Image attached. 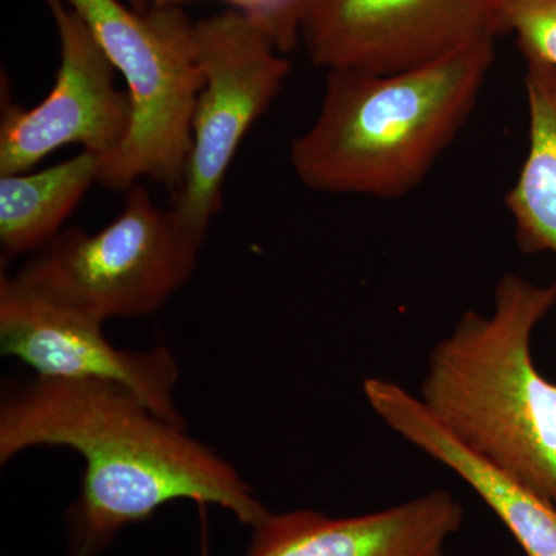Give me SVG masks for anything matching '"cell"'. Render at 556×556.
<instances>
[{"mask_svg":"<svg viewBox=\"0 0 556 556\" xmlns=\"http://www.w3.org/2000/svg\"><path fill=\"white\" fill-rule=\"evenodd\" d=\"M31 447H68L86 460L65 519L67 556H101L172 501L225 508L251 529L270 515L228 460L119 383L38 376L7 387L0 463Z\"/></svg>","mask_w":556,"mask_h":556,"instance_id":"cell-1","label":"cell"},{"mask_svg":"<svg viewBox=\"0 0 556 556\" xmlns=\"http://www.w3.org/2000/svg\"><path fill=\"white\" fill-rule=\"evenodd\" d=\"M495 61V42L399 73L328 70L320 112L289 148L305 188L393 200L422 182L466 126Z\"/></svg>","mask_w":556,"mask_h":556,"instance_id":"cell-2","label":"cell"},{"mask_svg":"<svg viewBox=\"0 0 556 556\" xmlns=\"http://www.w3.org/2000/svg\"><path fill=\"white\" fill-rule=\"evenodd\" d=\"M556 306V280L501 277L492 314L467 311L428 356L419 399L464 447L515 475L556 507V382L532 356Z\"/></svg>","mask_w":556,"mask_h":556,"instance_id":"cell-3","label":"cell"},{"mask_svg":"<svg viewBox=\"0 0 556 556\" xmlns=\"http://www.w3.org/2000/svg\"><path fill=\"white\" fill-rule=\"evenodd\" d=\"M89 25L130 98L129 134L104 156L100 185L130 190L148 178L174 192L192 146V116L203 75L193 22L181 7L138 11L124 0H65Z\"/></svg>","mask_w":556,"mask_h":556,"instance_id":"cell-4","label":"cell"},{"mask_svg":"<svg viewBox=\"0 0 556 556\" xmlns=\"http://www.w3.org/2000/svg\"><path fill=\"white\" fill-rule=\"evenodd\" d=\"M200 249L170 207L137 185L104 229H62L10 278L31 298L104 325L159 311L192 276Z\"/></svg>","mask_w":556,"mask_h":556,"instance_id":"cell-5","label":"cell"},{"mask_svg":"<svg viewBox=\"0 0 556 556\" xmlns=\"http://www.w3.org/2000/svg\"><path fill=\"white\" fill-rule=\"evenodd\" d=\"M192 43L203 87L193 109L188 164L170 211L203 247L222 208L233 156L280 93L291 64L274 36L239 10L193 22Z\"/></svg>","mask_w":556,"mask_h":556,"instance_id":"cell-6","label":"cell"},{"mask_svg":"<svg viewBox=\"0 0 556 556\" xmlns=\"http://www.w3.org/2000/svg\"><path fill=\"white\" fill-rule=\"evenodd\" d=\"M501 0H305L299 38L327 70L404 72L495 42Z\"/></svg>","mask_w":556,"mask_h":556,"instance_id":"cell-7","label":"cell"},{"mask_svg":"<svg viewBox=\"0 0 556 556\" xmlns=\"http://www.w3.org/2000/svg\"><path fill=\"white\" fill-rule=\"evenodd\" d=\"M61 42L50 93L31 109L2 94L0 175L30 172L64 146L109 155L127 137L130 98L116 89L115 67L89 25L65 0H43Z\"/></svg>","mask_w":556,"mask_h":556,"instance_id":"cell-8","label":"cell"},{"mask_svg":"<svg viewBox=\"0 0 556 556\" xmlns=\"http://www.w3.org/2000/svg\"><path fill=\"white\" fill-rule=\"evenodd\" d=\"M0 350L39 378L119 383L155 415L186 427L174 402L179 368L167 348L118 350L105 339L102 324L31 298L7 276L0 278Z\"/></svg>","mask_w":556,"mask_h":556,"instance_id":"cell-9","label":"cell"},{"mask_svg":"<svg viewBox=\"0 0 556 556\" xmlns=\"http://www.w3.org/2000/svg\"><path fill=\"white\" fill-rule=\"evenodd\" d=\"M464 517L463 504L441 489L356 517L299 508L252 529L247 556H448Z\"/></svg>","mask_w":556,"mask_h":556,"instance_id":"cell-10","label":"cell"},{"mask_svg":"<svg viewBox=\"0 0 556 556\" xmlns=\"http://www.w3.org/2000/svg\"><path fill=\"white\" fill-rule=\"evenodd\" d=\"M364 396L391 431L463 479L503 522L525 556H556V507L546 497L464 447L439 426L417 396L396 382L368 378Z\"/></svg>","mask_w":556,"mask_h":556,"instance_id":"cell-11","label":"cell"},{"mask_svg":"<svg viewBox=\"0 0 556 556\" xmlns=\"http://www.w3.org/2000/svg\"><path fill=\"white\" fill-rule=\"evenodd\" d=\"M525 60L529 149L504 201L521 251L556 258V67L533 56Z\"/></svg>","mask_w":556,"mask_h":556,"instance_id":"cell-12","label":"cell"},{"mask_svg":"<svg viewBox=\"0 0 556 556\" xmlns=\"http://www.w3.org/2000/svg\"><path fill=\"white\" fill-rule=\"evenodd\" d=\"M104 156L83 150L39 172L0 175V244L9 257L39 251L62 230L94 182Z\"/></svg>","mask_w":556,"mask_h":556,"instance_id":"cell-13","label":"cell"},{"mask_svg":"<svg viewBox=\"0 0 556 556\" xmlns=\"http://www.w3.org/2000/svg\"><path fill=\"white\" fill-rule=\"evenodd\" d=\"M500 17L525 56L556 67V0H501Z\"/></svg>","mask_w":556,"mask_h":556,"instance_id":"cell-14","label":"cell"},{"mask_svg":"<svg viewBox=\"0 0 556 556\" xmlns=\"http://www.w3.org/2000/svg\"><path fill=\"white\" fill-rule=\"evenodd\" d=\"M197 0H153V5L181 7ZM262 24L287 53L298 43L300 14L305 0H219Z\"/></svg>","mask_w":556,"mask_h":556,"instance_id":"cell-15","label":"cell"},{"mask_svg":"<svg viewBox=\"0 0 556 556\" xmlns=\"http://www.w3.org/2000/svg\"><path fill=\"white\" fill-rule=\"evenodd\" d=\"M127 5L138 11L149 10L153 5V0H124Z\"/></svg>","mask_w":556,"mask_h":556,"instance_id":"cell-16","label":"cell"}]
</instances>
